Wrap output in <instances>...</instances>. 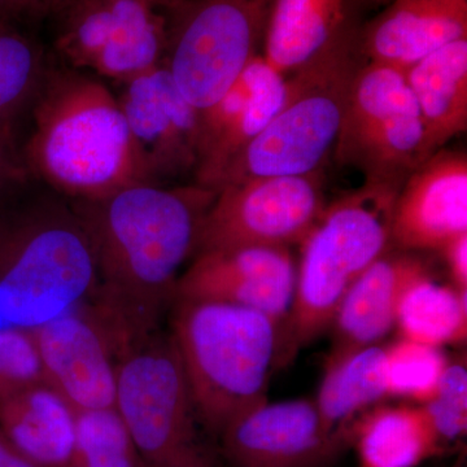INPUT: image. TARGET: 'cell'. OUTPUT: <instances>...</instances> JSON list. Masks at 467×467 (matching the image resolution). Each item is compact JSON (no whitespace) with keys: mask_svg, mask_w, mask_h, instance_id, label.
I'll use <instances>...</instances> for the list:
<instances>
[{"mask_svg":"<svg viewBox=\"0 0 467 467\" xmlns=\"http://www.w3.org/2000/svg\"><path fill=\"white\" fill-rule=\"evenodd\" d=\"M288 79L256 55L209 109L201 110L196 184L217 192L223 175L282 109Z\"/></svg>","mask_w":467,"mask_h":467,"instance_id":"cell-16","label":"cell"},{"mask_svg":"<svg viewBox=\"0 0 467 467\" xmlns=\"http://www.w3.org/2000/svg\"><path fill=\"white\" fill-rule=\"evenodd\" d=\"M346 39L344 0H273L263 57L287 77Z\"/></svg>","mask_w":467,"mask_h":467,"instance_id":"cell-21","label":"cell"},{"mask_svg":"<svg viewBox=\"0 0 467 467\" xmlns=\"http://www.w3.org/2000/svg\"><path fill=\"white\" fill-rule=\"evenodd\" d=\"M377 2H387V0H377Z\"/></svg>","mask_w":467,"mask_h":467,"instance_id":"cell-36","label":"cell"},{"mask_svg":"<svg viewBox=\"0 0 467 467\" xmlns=\"http://www.w3.org/2000/svg\"><path fill=\"white\" fill-rule=\"evenodd\" d=\"M425 131L404 70L371 63L356 69L335 143L340 164L365 183L400 190L425 161Z\"/></svg>","mask_w":467,"mask_h":467,"instance_id":"cell-8","label":"cell"},{"mask_svg":"<svg viewBox=\"0 0 467 467\" xmlns=\"http://www.w3.org/2000/svg\"><path fill=\"white\" fill-rule=\"evenodd\" d=\"M273 0H178L167 29V67L178 90L204 110L263 45Z\"/></svg>","mask_w":467,"mask_h":467,"instance_id":"cell-7","label":"cell"},{"mask_svg":"<svg viewBox=\"0 0 467 467\" xmlns=\"http://www.w3.org/2000/svg\"><path fill=\"white\" fill-rule=\"evenodd\" d=\"M115 408L147 466L209 467L196 445V414L171 335H153L119 359Z\"/></svg>","mask_w":467,"mask_h":467,"instance_id":"cell-9","label":"cell"},{"mask_svg":"<svg viewBox=\"0 0 467 467\" xmlns=\"http://www.w3.org/2000/svg\"><path fill=\"white\" fill-rule=\"evenodd\" d=\"M30 11L29 0H0V17L14 16Z\"/></svg>","mask_w":467,"mask_h":467,"instance_id":"cell-34","label":"cell"},{"mask_svg":"<svg viewBox=\"0 0 467 467\" xmlns=\"http://www.w3.org/2000/svg\"><path fill=\"white\" fill-rule=\"evenodd\" d=\"M98 273L90 241L73 208L34 205L0 236V316L30 328L90 299Z\"/></svg>","mask_w":467,"mask_h":467,"instance_id":"cell-5","label":"cell"},{"mask_svg":"<svg viewBox=\"0 0 467 467\" xmlns=\"http://www.w3.org/2000/svg\"><path fill=\"white\" fill-rule=\"evenodd\" d=\"M398 192L392 187L364 183L325 207L301 242L284 364L330 327L350 285L391 247Z\"/></svg>","mask_w":467,"mask_h":467,"instance_id":"cell-4","label":"cell"},{"mask_svg":"<svg viewBox=\"0 0 467 467\" xmlns=\"http://www.w3.org/2000/svg\"><path fill=\"white\" fill-rule=\"evenodd\" d=\"M296 273L288 247L247 245L199 252L178 279L175 300L217 301L257 310L278 322L285 333Z\"/></svg>","mask_w":467,"mask_h":467,"instance_id":"cell-12","label":"cell"},{"mask_svg":"<svg viewBox=\"0 0 467 467\" xmlns=\"http://www.w3.org/2000/svg\"><path fill=\"white\" fill-rule=\"evenodd\" d=\"M43 78L41 54L34 43L0 17V121L38 92Z\"/></svg>","mask_w":467,"mask_h":467,"instance_id":"cell-28","label":"cell"},{"mask_svg":"<svg viewBox=\"0 0 467 467\" xmlns=\"http://www.w3.org/2000/svg\"><path fill=\"white\" fill-rule=\"evenodd\" d=\"M434 427L441 447L466 435L467 368L465 358L448 359L438 389L431 400L420 404Z\"/></svg>","mask_w":467,"mask_h":467,"instance_id":"cell-29","label":"cell"},{"mask_svg":"<svg viewBox=\"0 0 467 467\" xmlns=\"http://www.w3.org/2000/svg\"><path fill=\"white\" fill-rule=\"evenodd\" d=\"M395 327L411 342L441 347L465 342L467 290L445 285L426 275L402 295Z\"/></svg>","mask_w":467,"mask_h":467,"instance_id":"cell-25","label":"cell"},{"mask_svg":"<svg viewBox=\"0 0 467 467\" xmlns=\"http://www.w3.org/2000/svg\"><path fill=\"white\" fill-rule=\"evenodd\" d=\"M155 2L72 0L58 36L61 54L75 69L122 84L162 66L167 27Z\"/></svg>","mask_w":467,"mask_h":467,"instance_id":"cell-11","label":"cell"},{"mask_svg":"<svg viewBox=\"0 0 467 467\" xmlns=\"http://www.w3.org/2000/svg\"><path fill=\"white\" fill-rule=\"evenodd\" d=\"M467 39V0H392L362 36L371 63L408 70L432 52Z\"/></svg>","mask_w":467,"mask_h":467,"instance_id":"cell-19","label":"cell"},{"mask_svg":"<svg viewBox=\"0 0 467 467\" xmlns=\"http://www.w3.org/2000/svg\"><path fill=\"white\" fill-rule=\"evenodd\" d=\"M324 209L319 171L225 184L202 218L195 254L247 245L290 247L303 242Z\"/></svg>","mask_w":467,"mask_h":467,"instance_id":"cell-10","label":"cell"},{"mask_svg":"<svg viewBox=\"0 0 467 467\" xmlns=\"http://www.w3.org/2000/svg\"><path fill=\"white\" fill-rule=\"evenodd\" d=\"M29 331L43 379L75 410L115 407V349L88 306H77Z\"/></svg>","mask_w":467,"mask_h":467,"instance_id":"cell-14","label":"cell"},{"mask_svg":"<svg viewBox=\"0 0 467 467\" xmlns=\"http://www.w3.org/2000/svg\"><path fill=\"white\" fill-rule=\"evenodd\" d=\"M467 234V156L441 150L401 184L391 218V247L441 251Z\"/></svg>","mask_w":467,"mask_h":467,"instance_id":"cell-17","label":"cell"},{"mask_svg":"<svg viewBox=\"0 0 467 467\" xmlns=\"http://www.w3.org/2000/svg\"><path fill=\"white\" fill-rule=\"evenodd\" d=\"M234 467H319L347 436L328 431L315 401H265L234 418L221 432Z\"/></svg>","mask_w":467,"mask_h":467,"instance_id":"cell-13","label":"cell"},{"mask_svg":"<svg viewBox=\"0 0 467 467\" xmlns=\"http://www.w3.org/2000/svg\"><path fill=\"white\" fill-rule=\"evenodd\" d=\"M429 275L426 264L411 252H384L350 285L335 313L328 358L379 344L395 327L399 304L409 285Z\"/></svg>","mask_w":467,"mask_h":467,"instance_id":"cell-18","label":"cell"},{"mask_svg":"<svg viewBox=\"0 0 467 467\" xmlns=\"http://www.w3.org/2000/svg\"><path fill=\"white\" fill-rule=\"evenodd\" d=\"M69 467H149L115 407L76 410Z\"/></svg>","mask_w":467,"mask_h":467,"instance_id":"cell-26","label":"cell"},{"mask_svg":"<svg viewBox=\"0 0 467 467\" xmlns=\"http://www.w3.org/2000/svg\"><path fill=\"white\" fill-rule=\"evenodd\" d=\"M72 0H29L30 11H48V9H64Z\"/></svg>","mask_w":467,"mask_h":467,"instance_id":"cell-35","label":"cell"},{"mask_svg":"<svg viewBox=\"0 0 467 467\" xmlns=\"http://www.w3.org/2000/svg\"><path fill=\"white\" fill-rule=\"evenodd\" d=\"M0 467H41L27 459L0 431Z\"/></svg>","mask_w":467,"mask_h":467,"instance_id":"cell-32","label":"cell"},{"mask_svg":"<svg viewBox=\"0 0 467 467\" xmlns=\"http://www.w3.org/2000/svg\"><path fill=\"white\" fill-rule=\"evenodd\" d=\"M20 171L14 161L8 144L5 143V137L0 133V187L7 183L15 182L20 178Z\"/></svg>","mask_w":467,"mask_h":467,"instance_id":"cell-33","label":"cell"},{"mask_svg":"<svg viewBox=\"0 0 467 467\" xmlns=\"http://www.w3.org/2000/svg\"><path fill=\"white\" fill-rule=\"evenodd\" d=\"M356 69L346 39L287 76V100L234 160L218 189L248 178L317 173L337 143Z\"/></svg>","mask_w":467,"mask_h":467,"instance_id":"cell-6","label":"cell"},{"mask_svg":"<svg viewBox=\"0 0 467 467\" xmlns=\"http://www.w3.org/2000/svg\"><path fill=\"white\" fill-rule=\"evenodd\" d=\"M45 382L41 359L26 328H0V395L27 384Z\"/></svg>","mask_w":467,"mask_h":467,"instance_id":"cell-30","label":"cell"},{"mask_svg":"<svg viewBox=\"0 0 467 467\" xmlns=\"http://www.w3.org/2000/svg\"><path fill=\"white\" fill-rule=\"evenodd\" d=\"M416 99L426 159L467 130V39L445 46L405 70Z\"/></svg>","mask_w":467,"mask_h":467,"instance_id":"cell-22","label":"cell"},{"mask_svg":"<svg viewBox=\"0 0 467 467\" xmlns=\"http://www.w3.org/2000/svg\"><path fill=\"white\" fill-rule=\"evenodd\" d=\"M124 85L119 103L150 181L195 171L201 110L178 90L164 64Z\"/></svg>","mask_w":467,"mask_h":467,"instance_id":"cell-15","label":"cell"},{"mask_svg":"<svg viewBox=\"0 0 467 467\" xmlns=\"http://www.w3.org/2000/svg\"><path fill=\"white\" fill-rule=\"evenodd\" d=\"M0 431L41 467H69L76 410L51 386L36 382L0 395Z\"/></svg>","mask_w":467,"mask_h":467,"instance_id":"cell-20","label":"cell"},{"mask_svg":"<svg viewBox=\"0 0 467 467\" xmlns=\"http://www.w3.org/2000/svg\"><path fill=\"white\" fill-rule=\"evenodd\" d=\"M441 252L450 267L454 287L467 290V234L448 243Z\"/></svg>","mask_w":467,"mask_h":467,"instance_id":"cell-31","label":"cell"},{"mask_svg":"<svg viewBox=\"0 0 467 467\" xmlns=\"http://www.w3.org/2000/svg\"><path fill=\"white\" fill-rule=\"evenodd\" d=\"M38 92L27 159L52 189L75 201H98L152 182L119 98L106 85L60 70L43 78Z\"/></svg>","mask_w":467,"mask_h":467,"instance_id":"cell-2","label":"cell"},{"mask_svg":"<svg viewBox=\"0 0 467 467\" xmlns=\"http://www.w3.org/2000/svg\"><path fill=\"white\" fill-rule=\"evenodd\" d=\"M348 439L361 467H417L444 450L420 404L368 409L350 423Z\"/></svg>","mask_w":467,"mask_h":467,"instance_id":"cell-23","label":"cell"},{"mask_svg":"<svg viewBox=\"0 0 467 467\" xmlns=\"http://www.w3.org/2000/svg\"><path fill=\"white\" fill-rule=\"evenodd\" d=\"M386 349L379 344L327 358L316 405L326 429L348 439L350 423L387 396Z\"/></svg>","mask_w":467,"mask_h":467,"instance_id":"cell-24","label":"cell"},{"mask_svg":"<svg viewBox=\"0 0 467 467\" xmlns=\"http://www.w3.org/2000/svg\"><path fill=\"white\" fill-rule=\"evenodd\" d=\"M196 416L211 431L267 401L270 376L284 364V328L233 304L175 300L171 334Z\"/></svg>","mask_w":467,"mask_h":467,"instance_id":"cell-3","label":"cell"},{"mask_svg":"<svg viewBox=\"0 0 467 467\" xmlns=\"http://www.w3.org/2000/svg\"><path fill=\"white\" fill-rule=\"evenodd\" d=\"M384 349L387 396L417 404L431 400L448 364L441 348L401 337Z\"/></svg>","mask_w":467,"mask_h":467,"instance_id":"cell-27","label":"cell"},{"mask_svg":"<svg viewBox=\"0 0 467 467\" xmlns=\"http://www.w3.org/2000/svg\"><path fill=\"white\" fill-rule=\"evenodd\" d=\"M214 196L199 184L168 189L142 182L73 204L97 263V285L86 306L109 333L117 362L158 334Z\"/></svg>","mask_w":467,"mask_h":467,"instance_id":"cell-1","label":"cell"}]
</instances>
